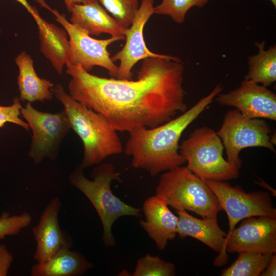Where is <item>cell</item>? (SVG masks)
Here are the masks:
<instances>
[{
  "label": "cell",
  "mask_w": 276,
  "mask_h": 276,
  "mask_svg": "<svg viewBox=\"0 0 276 276\" xmlns=\"http://www.w3.org/2000/svg\"><path fill=\"white\" fill-rule=\"evenodd\" d=\"M264 41L256 42L258 53L248 57V71L244 79L268 87L276 81V47L265 50Z\"/></svg>",
  "instance_id": "44dd1931"
},
{
  "label": "cell",
  "mask_w": 276,
  "mask_h": 276,
  "mask_svg": "<svg viewBox=\"0 0 276 276\" xmlns=\"http://www.w3.org/2000/svg\"><path fill=\"white\" fill-rule=\"evenodd\" d=\"M178 221L177 234L181 239L191 237L202 242L219 253L215 259L216 266H221L228 261L226 250L227 234L221 229L218 221L206 218H197L187 211H176Z\"/></svg>",
  "instance_id": "9a60e30c"
},
{
  "label": "cell",
  "mask_w": 276,
  "mask_h": 276,
  "mask_svg": "<svg viewBox=\"0 0 276 276\" xmlns=\"http://www.w3.org/2000/svg\"><path fill=\"white\" fill-rule=\"evenodd\" d=\"M210 0H162L155 7L154 14L170 17L176 23L184 22L188 12L193 7L202 8Z\"/></svg>",
  "instance_id": "603a6c76"
},
{
  "label": "cell",
  "mask_w": 276,
  "mask_h": 276,
  "mask_svg": "<svg viewBox=\"0 0 276 276\" xmlns=\"http://www.w3.org/2000/svg\"><path fill=\"white\" fill-rule=\"evenodd\" d=\"M51 90L63 105L71 128L83 143V155L80 165L83 169L99 165L107 157L123 151L117 131L102 114L76 100L60 84L54 86Z\"/></svg>",
  "instance_id": "3957f363"
},
{
  "label": "cell",
  "mask_w": 276,
  "mask_h": 276,
  "mask_svg": "<svg viewBox=\"0 0 276 276\" xmlns=\"http://www.w3.org/2000/svg\"><path fill=\"white\" fill-rule=\"evenodd\" d=\"M93 267L82 254L64 248L46 261L36 262L31 268L32 276H78Z\"/></svg>",
  "instance_id": "ffe728a7"
},
{
  "label": "cell",
  "mask_w": 276,
  "mask_h": 276,
  "mask_svg": "<svg viewBox=\"0 0 276 276\" xmlns=\"http://www.w3.org/2000/svg\"><path fill=\"white\" fill-rule=\"evenodd\" d=\"M32 221V216L28 212L14 215H11L8 212L2 213L0 216V240L19 234L29 226Z\"/></svg>",
  "instance_id": "484cf974"
},
{
  "label": "cell",
  "mask_w": 276,
  "mask_h": 276,
  "mask_svg": "<svg viewBox=\"0 0 276 276\" xmlns=\"http://www.w3.org/2000/svg\"><path fill=\"white\" fill-rule=\"evenodd\" d=\"M154 0H141L139 8L130 26L126 29V42L119 52L111 57L113 62L120 61L116 79L132 80V69L141 60L149 57L169 58L172 56L150 51L144 38V28L149 18L154 14Z\"/></svg>",
  "instance_id": "8fae6325"
},
{
  "label": "cell",
  "mask_w": 276,
  "mask_h": 276,
  "mask_svg": "<svg viewBox=\"0 0 276 276\" xmlns=\"http://www.w3.org/2000/svg\"><path fill=\"white\" fill-rule=\"evenodd\" d=\"M143 211L145 219L140 224L155 243L159 250H164L169 241L176 236L178 217L169 209L168 205L156 195L144 202Z\"/></svg>",
  "instance_id": "2e32d148"
},
{
  "label": "cell",
  "mask_w": 276,
  "mask_h": 276,
  "mask_svg": "<svg viewBox=\"0 0 276 276\" xmlns=\"http://www.w3.org/2000/svg\"><path fill=\"white\" fill-rule=\"evenodd\" d=\"M70 12V22L90 36L108 33L111 36L125 37L126 29L109 15L97 0L75 5Z\"/></svg>",
  "instance_id": "e0dca14e"
},
{
  "label": "cell",
  "mask_w": 276,
  "mask_h": 276,
  "mask_svg": "<svg viewBox=\"0 0 276 276\" xmlns=\"http://www.w3.org/2000/svg\"><path fill=\"white\" fill-rule=\"evenodd\" d=\"M226 234L227 252L276 253V218H247Z\"/></svg>",
  "instance_id": "7c38bea8"
},
{
  "label": "cell",
  "mask_w": 276,
  "mask_h": 276,
  "mask_svg": "<svg viewBox=\"0 0 276 276\" xmlns=\"http://www.w3.org/2000/svg\"><path fill=\"white\" fill-rule=\"evenodd\" d=\"M20 112L32 131L28 156L36 165L45 158L55 161L62 140L71 129L64 110L56 113L41 111L28 102Z\"/></svg>",
  "instance_id": "ba28073f"
},
{
  "label": "cell",
  "mask_w": 276,
  "mask_h": 276,
  "mask_svg": "<svg viewBox=\"0 0 276 276\" xmlns=\"http://www.w3.org/2000/svg\"><path fill=\"white\" fill-rule=\"evenodd\" d=\"M15 62L19 71L17 85L19 100L30 103L52 100L54 95L51 89L54 85L50 80L39 77L31 56L22 51L16 56Z\"/></svg>",
  "instance_id": "ac0fdd59"
},
{
  "label": "cell",
  "mask_w": 276,
  "mask_h": 276,
  "mask_svg": "<svg viewBox=\"0 0 276 276\" xmlns=\"http://www.w3.org/2000/svg\"><path fill=\"white\" fill-rule=\"evenodd\" d=\"M70 95L102 114L117 131L153 128L187 110L183 65L177 57L143 60L136 80L100 77L67 63Z\"/></svg>",
  "instance_id": "6da1fadb"
},
{
  "label": "cell",
  "mask_w": 276,
  "mask_h": 276,
  "mask_svg": "<svg viewBox=\"0 0 276 276\" xmlns=\"http://www.w3.org/2000/svg\"><path fill=\"white\" fill-rule=\"evenodd\" d=\"M175 275V265L166 262L158 256L149 254L139 259L132 275L133 276H173Z\"/></svg>",
  "instance_id": "d4e9b609"
},
{
  "label": "cell",
  "mask_w": 276,
  "mask_h": 276,
  "mask_svg": "<svg viewBox=\"0 0 276 276\" xmlns=\"http://www.w3.org/2000/svg\"><path fill=\"white\" fill-rule=\"evenodd\" d=\"M38 29L41 52L60 75L69 61L70 43L67 32L42 18L39 14L34 18Z\"/></svg>",
  "instance_id": "d6986e66"
},
{
  "label": "cell",
  "mask_w": 276,
  "mask_h": 276,
  "mask_svg": "<svg viewBox=\"0 0 276 276\" xmlns=\"http://www.w3.org/2000/svg\"><path fill=\"white\" fill-rule=\"evenodd\" d=\"M168 205L176 211L193 212L202 218L218 221L222 208L205 180L189 170L179 166L160 176L155 189Z\"/></svg>",
  "instance_id": "5b68a950"
},
{
  "label": "cell",
  "mask_w": 276,
  "mask_h": 276,
  "mask_svg": "<svg viewBox=\"0 0 276 276\" xmlns=\"http://www.w3.org/2000/svg\"><path fill=\"white\" fill-rule=\"evenodd\" d=\"M276 275V255H272L271 259L268 265L261 273L260 276H275Z\"/></svg>",
  "instance_id": "f1b7e54d"
},
{
  "label": "cell",
  "mask_w": 276,
  "mask_h": 276,
  "mask_svg": "<svg viewBox=\"0 0 276 276\" xmlns=\"http://www.w3.org/2000/svg\"><path fill=\"white\" fill-rule=\"evenodd\" d=\"M36 1L53 14L56 20L68 35L70 52L68 63L74 65H80L88 72L94 66H99L107 70L111 76L117 78L118 66L110 57L107 47L117 41L124 40V36H111L105 39H95L82 29L69 22L64 14L51 8L44 0Z\"/></svg>",
  "instance_id": "9c48e42d"
},
{
  "label": "cell",
  "mask_w": 276,
  "mask_h": 276,
  "mask_svg": "<svg viewBox=\"0 0 276 276\" xmlns=\"http://www.w3.org/2000/svg\"><path fill=\"white\" fill-rule=\"evenodd\" d=\"M125 29L131 25L139 8V0H97Z\"/></svg>",
  "instance_id": "cb8c5ba5"
},
{
  "label": "cell",
  "mask_w": 276,
  "mask_h": 276,
  "mask_svg": "<svg viewBox=\"0 0 276 276\" xmlns=\"http://www.w3.org/2000/svg\"><path fill=\"white\" fill-rule=\"evenodd\" d=\"M83 168L77 166L69 176L70 184L79 190L95 208L103 227V241L107 246H112L116 242L111 227L119 218L126 216H141V209L129 205L113 194L111 183L116 180L122 182L120 173L110 163L95 167L88 179L84 174Z\"/></svg>",
  "instance_id": "277c9868"
},
{
  "label": "cell",
  "mask_w": 276,
  "mask_h": 276,
  "mask_svg": "<svg viewBox=\"0 0 276 276\" xmlns=\"http://www.w3.org/2000/svg\"><path fill=\"white\" fill-rule=\"evenodd\" d=\"M21 108L20 100L17 97L13 98L11 105H0V128L3 127L6 123H10L29 131L30 127L28 123L24 121L20 117Z\"/></svg>",
  "instance_id": "4316f807"
},
{
  "label": "cell",
  "mask_w": 276,
  "mask_h": 276,
  "mask_svg": "<svg viewBox=\"0 0 276 276\" xmlns=\"http://www.w3.org/2000/svg\"><path fill=\"white\" fill-rule=\"evenodd\" d=\"M13 260V255L7 246L0 244V276L8 275Z\"/></svg>",
  "instance_id": "83f0119b"
},
{
  "label": "cell",
  "mask_w": 276,
  "mask_h": 276,
  "mask_svg": "<svg viewBox=\"0 0 276 276\" xmlns=\"http://www.w3.org/2000/svg\"><path fill=\"white\" fill-rule=\"evenodd\" d=\"M258 183L261 186L264 187L265 189H266L270 191L271 193V194L273 196H275L276 192H275V190L273 188L270 187L269 185H268L267 183H266L265 182H264L262 180H260V182H258Z\"/></svg>",
  "instance_id": "1f68e13d"
},
{
  "label": "cell",
  "mask_w": 276,
  "mask_h": 276,
  "mask_svg": "<svg viewBox=\"0 0 276 276\" xmlns=\"http://www.w3.org/2000/svg\"><path fill=\"white\" fill-rule=\"evenodd\" d=\"M268 1L271 3V4L275 8H276V0H268Z\"/></svg>",
  "instance_id": "d6a6232c"
},
{
  "label": "cell",
  "mask_w": 276,
  "mask_h": 276,
  "mask_svg": "<svg viewBox=\"0 0 276 276\" xmlns=\"http://www.w3.org/2000/svg\"><path fill=\"white\" fill-rule=\"evenodd\" d=\"M222 90L218 84L179 116L155 127H139L129 131L124 152L132 157L131 166L155 176L186 163L179 152L180 137Z\"/></svg>",
  "instance_id": "7a4b0ae2"
},
{
  "label": "cell",
  "mask_w": 276,
  "mask_h": 276,
  "mask_svg": "<svg viewBox=\"0 0 276 276\" xmlns=\"http://www.w3.org/2000/svg\"><path fill=\"white\" fill-rule=\"evenodd\" d=\"M216 101L235 107L244 117L276 120V95L262 85L244 79L235 89L220 93Z\"/></svg>",
  "instance_id": "4fadbf2b"
},
{
  "label": "cell",
  "mask_w": 276,
  "mask_h": 276,
  "mask_svg": "<svg viewBox=\"0 0 276 276\" xmlns=\"http://www.w3.org/2000/svg\"><path fill=\"white\" fill-rule=\"evenodd\" d=\"M227 216L230 233L241 220L251 217L276 218L270 195L265 191L246 192L223 181L204 180Z\"/></svg>",
  "instance_id": "30bf717a"
},
{
  "label": "cell",
  "mask_w": 276,
  "mask_h": 276,
  "mask_svg": "<svg viewBox=\"0 0 276 276\" xmlns=\"http://www.w3.org/2000/svg\"><path fill=\"white\" fill-rule=\"evenodd\" d=\"M62 204L58 197L47 204L38 224L32 228L36 243L34 259L37 263L49 259L60 249L71 248V237L60 228L58 215Z\"/></svg>",
  "instance_id": "5bb4252c"
},
{
  "label": "cell",
  "mask_w": 276,
  "mask_h": 276,
  "mask_svg": "<svg viewBox=\"0 0 276 276\" xmlns=\"http://www.w3.org/2000/svg\"><path fill=\"white\" fill-rule=\"evenodd\" d=\"M68 11L70 12L73 6L77 4H85L91 0H63Z\"/></svg>",
  "instance_id": "4dcf8cb0"
},
{
  "label": "cell",
  "mask_w": 276,
  "mask_h": 276,
  "mask_svg": "<svg viewBox=\"0 0 276 276\" xmlns=\"http://www.w3.org/2000/svg\"><path fill=\"white\" fill-rule=\"evenodd\" d=\"M21 4L32 15L33 18H35L39 14L37 9L34 7L31 6L27 0H15Z\"/></svg>",
  "instance_id": "f546056e"
},
{
  "label": "cell",
  "mask_w": 276,
  "mask_h": 276,
  "mask_svg": "<svg viewBox=\"0 0 276 276\" xmlns=\"http://www.w3.org/2000/svg\"><path fill=\"white\" fill-rule=\"evenodd\" d=\"M222 142L213 129L197 128L179 146L187 167L204 180L225 181L239 176V169L223 156Z\"/></svg>",
  "instance_id": "8992f818"
},
{
  "label": "cell",
  "mask_w": 276,
  "mask_h": 276,
  "mask_svg": "<svg viewBox=\"0 0 276 276\" xmlns=\"http://www.w3.org/2000/svg\"><path fill=\"white\" fill-rule=\"evenodd\" d=\"M272 130L264 120L243 116L237 109L225 114L217 132L225 150L226 160L239 169L242 166L241 151L248 147H264L275 152Z\"/></svg>",
  "instance_id": "52a82bcc"
},
{
  "label": "cell",
  "mask_w": 276,
  "mask_h": 276,
  "mask_svg": "<svg viewBox=\"0 0 276 276\" xmlns=\"http://www.w3.org/2000/svg\"><path fill=\"white\" fill-rule=\"evenodd\" d=\"M238 254L236 261L221 271V276H260L273 255L250 251Z\"/></svg>",
  "instance_id": "7402d4cb"
}]
</instances>
